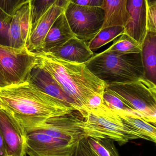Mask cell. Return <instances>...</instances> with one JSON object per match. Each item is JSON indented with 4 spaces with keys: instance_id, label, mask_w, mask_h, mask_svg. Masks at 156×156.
Listing matches in <instances>:
<instances>
[{
    "instance_id": "5",
    "label": "cell",
    "mask_w": 156,
    "mask_h": 156,
    "mask_svg": "<svg viewBox=\"0 0 156 156\" xmlns=\"http://www.w3.org/2000/svg\"><path fill=\"white\" fill-rule=\"evenodd\" d=\"M107 88L141 118L155 126V83L144 77L135 81L111 83Z\"/></svg>"
},
{
    "instance_id": "16",
    "label": "cell",
    "mask_w": 156,
    "mask_h": 156,
    "mask_svg": "<svg viewBox=\"0 0 156 156\" xmlns=\"http://www.w3.org/2000/svg\"><path fill=\"white\" fill-rule=\"evenodd\" d=\"M75 37L63 12L56 19L49 30L45 37L41 51L49 52L62 45Z\"/></svg>"
},
{
    "instance_id": "15",
    "label": "cell",
    "mask_w": 156,
    "mask_h": 156,
    "mask_svg": "<svg viewBox=\"0 0 156 156\" xmlns=\"http://www.w3.org/2000/svg\"><path fill=\"white\" fill-rule=\"evenodd\" d=\"M48 52L60 59L80 64L86 63L93 56L87 43L76 37Z\"/></svg>"
},
{
    "instance_id": "18",
    "label": "cell",
    "mask_w": 156,
    "mask_h": 156,
    "mask_svg": "<svg viewBox=\"0 0 156 156\" xmlns=\"http://www.w3.org/2000/svg\"><path fill=\"white\" fill-rule=\"evenodd\" d=\"M142 61L145 77L156 82V32L147 31L142 46Z\"/></svg>"
},
{
    "instance_id": "32",
    "label": "cell",
    "mask_w": 156,
    "mask_h": 156,
    "mask_svg": "<svg viewBox=\"0 0 156 156\" xmlns=\"http://www.w3.org/2000/svg\"><path fill=\"white\" fill-rule=\"evenodd\" d=\"M147 4H150L151 3L156 2V0H147Z\"/></svg>"
},
{
    "instance_id": "8",
    "label": "cell",
    "mask_w": 156,
    "mask_h": 156,
    "mask_svg": "<svg viewBox=\"0 0 156 156\" xmlns=\"http://www.w3.org/2000/svg\"><path fill=\"white\" fill-rule=\"evenodd\" d=\"M84 125V118L80 112L73 110L67 113L50 117L33 131L36 130L53 137L77 143L87 136Z\"/></svg>"
},
{
    "instance_id": "17",
    "label": "cell",
    "mask_w": 156,
    "mask_h": 156,
    "mask_svg": "<svg viewBox=\"0 0 156 156\" xmlns=\"http://www.w3.org/2000/svg\"><path fill=\"white\" fill-rule=\"evenodd\" d=\"M126 2L127 0H103L101 8L104 10L105 17L102 29L126 25L129 19Z\"/></svg>"
},
{
    "instance_id": "11",
    "label": "cell",
    "mask_w": 156,
    "mask_h": 156,
    "mask_svg": "<svg viewBox=\"0 0 156 156\" xmlns=\"http://www.w3.org/2000/svg\"><path fill=\"white\" fill-rule=\"evenodd\" d=\"M147 0H127L129 19L124 27V34L135 40L141 47L147 32Z\"/></svg>"
},
{
    "instance_id": "3",
    "label": "cell",
    "mask_w": 156,
    "mask_h": 156,
    "mask_svg": "<svg viewBox=\"0 0 156 156\" xmlns=\"http://www.w3.org/2000/svg\"><path fill=\"white\" fill-rule=\"evenodd\" d=\"M80 112L84 118L87 136L108 137L121 146L134 139L148 141L147 137L123 120L103 100L97 105Z\"/></svg>"
},
{
    "instance_id": "10",
    "label": "cell",
    "mask_w": 156,
    "mask_h": 156,
    "mask_svg": "<svg viewBox=\"0 0 156 156\" xmlns=\"http://www.w3.org/2000/svg\"><path fill=\"white\" fill-rule=\"evenodd\" d=\"M27 79L47 94L59 100L73 110L80 111L73 99L64 91L56 80L38 62L32 69Z\"/></svg>"
},
{
    "instance_id": "4",
    "label": "cell",
    "mask_w": 156,
    "mask_h": 156,
    "mask_svg": "<svg viewBox=\"0 0 156 156\" xmlns=\"http://www.w3.org/2000/svg\"><path fill=\"white\" fill-rule=\"evenodd\" d=\"M85 64L107 85L135 81L145 77L141 53L117 55L105 50L93 56Z\"/></svg>"
},
{
    "instance_id": "7",
    "label": "cell",
    "mask_w": 156,
    "mask_h": 156,
    "mask_svg": "<svg viewBox=\"0 0 156 156\" xmlns=\"http://www.w3.org/2000/svg\"><path fill=\"white\" fill-rule=\"evenodd\" d=\"M64 13L75 37L86 43L101 30L104 23L105 14L101 7L83 6L70 2Z\"/></svg>"
},
{
    "instance_id": "2",
    "label": "cell",
    "mask_w": 156,
    "mask_h": 156,
    "mask_svg": "<svg viewBox=\"0 0 156 156\" xmlns=\"http://www.w3.org/2000/svg\"><path fill=\"white\" fill-rule=\"evenodd\" d=\"M34 53L38 63L73 99L79 112L88 110L102 101L107 84L95 76L85 63L66 61L49 52Z\"/></svg>"
},
{
    "instance_id": "6",
    "label": "cell",
    "mask_w": 156,
    "mask_h": 156,
    "mask_svg": "<svg viewBox=\"0 0 156 156\" xmlns=\"http://www.w3.org/2000/svg\"><path fill=\"white\" fill-rule=\"evenodd\" d=\"M37 64L34 53L27 47L15 48L0 44V77L6 85L24 81Z\"/></svg>"
},
{
    "instance_id": "31",
    "label": "cell",
    "mask_w": 156,
    "mask_h": 156,
    "mask_svg": "<svg viewBox=\"0 0 156 156\" xmlns=\"http://www.w3.org/2000/svg\"><path fill=\"white\" fill-rule=\"evenodd\" d=\"M6 85V83H5V82L3 80L2 78L0 77V87H2V86H5Z\"/></svg>"
},
{
    "instance_id": "12",
    "label": "cell",
    "mask_w": 156,
    "mask_h": 156,
    "mask_svg": "<svg viewBox=\"0 0 156 156\" xmlns=\"http://www.w3.org/2000/svg\"><path fill=\"white\" fill-rule=\"evenodd\" d=\"M0 131L8 156H25L26 134L23 127L0 110Z\"/></svg>"
},
{
    "instance_id": "21",
    "label": "cell",
    "mask_w": 156,
    "mask_h": 156,
    "mask_svg": "<svg viewBox=\"0 0 156 156\" xmlns=\"http://www.w3.org/2000/svg\"><path fill=\"white\" fill-rule=\"evenodd\" d=\"M57 2L68 5L71 0H29L30 34L43 15Z\"/></svg>"
},
{
    "instance_id": "22",
    "label": "cell",
    "mask_w": 156,
    "mask_h": 156,
    "mask_svg": "<svg viewBox=\"0 0 156 156\" xmlns=\"http://www.w3.org/2000/svg\"><path fill=\"white\" fill-rule=\"evenodd\" d=\"M121 36L105 51L117 55L141 53L142 47L135 40L126 34Z\"/></svg>"
},
{
    "instance_id": "23",
    "label": "cell",
    "mask_w": 156,
    "mask_h": 156,
    "mask_svg": "<svg viewBox=\"0 0 156 156\" xmlns=\"http://www.w3.org/2000/svg\"><path fill=\"white\" fill-rule=\"evenodd\" d=\"M86 137L97 156H120L113 139L108 137Z\"/></svg>"
},
{
    "instance_id": "20",
    "label": "cell",
    "mask_w": 156,
    "mask_h": 156,
    "mask_svg": "<svg viewBox=\"0 0 156 156\" xmlns=\"http://www.w3.org/2000/svg\"><path fill=\"white\" fill-rule=\"evenodd\" d=\"M124 27L122 26L109 27L102 29L89 41L88 46L92 51L94 52L124 34Z\"/></svg>"
},
{
    "instance_id": "14",
    "label": "cell",
    "mask_w": 156,
    "mask_h": 156,
    "mask_svg": "<svg viewBox=\"0 0 156 156\" xmlns=\"http://www.w3.org/2000/svg\"><path fill=\"white\" fill-rule=\"evenodd\" d=\"M67 6L63 3L57 2L43 15L30 34L27 44L29 51L34 53L42 51L44 40L49 30Z\"/></svg>"
},
{
    "instance_id": "19",
    "label": "cell",
    "mask_w": 156,
    "mask_h": 156,
    "mask_svg": "<svg viewBox=\"0 0 156 156\" xmlns=\"http://www.w3.org/2000/svg\"><path fill=\"white\" fill-rule=\"evenodd\" d=\"M111 109L123 120L133 126L147 137L148 141L156 143V128L155 126H153L150 123L145 121L136 114L125 112L123 110Z\"/></svg>"
},
{
    "instance_id": "9",
    "label": "cell",
    "mask_w": 156,
    "mask_h": 156,
    "mask_svg": "<svg viewBox=\"0 0 156 156\" xmlns=\"http://www.w3.org/2000/svg\"><path fill=\"white\" fill-rule=\"evenodd\" d=\"M77 144L34 130L26 134L25 153L29 156H72Z\"/></svg>"
},
{
    "instance_id": "27",
    "label": "cell",
    "mask_w": 156,
    "mask_h": 156,
    "mask_svg": "<svg viewBox=\"0 0 156 156\" xmlns=\"http://www.w3.org/2000/svg\"><path fill=\"white\" fill-rule=\"evenodd\" d=\"M86 136L78 142L72 156H97L89 144Z\"/></svg>"
},
{
    "instance_id": "1",
    "label": "cell",
    "mask_w": 156,
    "mask_h": 156,
    "mask_svg": "<svg viewBox=\"0 0 156 156\" xmlns=\"http://www.w3.org/2000/svg\"><path fill=\"white\" fill-rule=\"evenodd\" d=\"M0 110L19 124L27 134L50 117L74 110L26 79L20 83L0 87Z\"/></svg>"
},
{
    "instance_id": "24",
    "label": "cell",
    "mask_w": 156,
    "mask_h": 156,
    "mask_svg": "<svg viewBox=\"0 0 156 156\" xmlns=\"http://www.w3.org/2000/svg\"><path fill=\"white\" fill-rule=\"evenodd\" d=\"M103 101L108 106L112 109L117 110H123L125 112L136 114L128 105H125L122 101H121L111 91L108 89L107 86L103 95Z\"/></svg>"
},
{
    "instance_id": "13",
    "label": "cell",
    "mask_w": 156,
    "mask_h": 156,
    "mask_svg": "<svg viewBox=\"0 0 156 156\" xmlns=\"http://www.w3.org/2000/svg\"><path fill=\"white\" fill-rule=\"evenodd\" d=\"M30 33V9L27 3L13 16L9 29L8 46L15 48L27 47Z\"/></svg>"
},
{
    "instance_id": "26",
    "label": "cell",
    "mask_w": 156,
    "mask_h": 156,
    "mask_svg": "<svg viewBox=\"0 0 156 156\" xmlns=\"http://www.w3.org/2000/svg\"><path fill=\"white\" fill-rule=\"evenodd\" d=\"M29 2V0H0V8L13 16L19 8Z\"/></svg>"
},
{
    "instance_id": "25",
    "label": "cell",
    "mask_w": 156,
    "mask_h": 156,
    "mask_svg": "<svg viewBox=\"0 0 156 156\" xmlns=\"http://www.w3.org/2000/svg\"><path fill=\"white\" fill-rule=\"evenodd\" d=\"M12 16L0 8V44L8 46V38Z\"/></svg>"
},
{
    "instance_id": "29",
    "label": "cell",
    "mask_w": 156,
    "mask_h": 156,
    "mask_svg": "<svg viewBox=\"0 0 156 156\" xmlns=\"http://www.w3.org/2000/svg\"><path fill=\"white\" fill-rule=\"evenodd\" d=\"M71 2L83 6L102 7L103 0H71Z\"/></svg>"
},
{
    "instance_id": "30",
    "label": "cell",
    "mask_w": 156,
    "mask_h": 156,
    "mask_svg": "<svg viewBox=\"0 0 156 156\" xmlns=\"http://www.w3.org/2000/svg\"><path fill=\"white\" fill-rule=\"evenodd\" d=\"M0 156H8L2 135L0 131Z\"/></svg>"
},
{
    "instance_id": "28",
    "label": "cell",
    "mask_w": 156,
    "mask_h": 156,
    "mask_svg": "<svg viewBox=\"0 0 156 156\" xmlns=\"http://www.w3.org/2000/svg\"><path fill=\"white\" fill-rule=\"evenodd\" d=\"M147 31L156 32V2L147 4Z\"/></svg>"
}]
</instances>
